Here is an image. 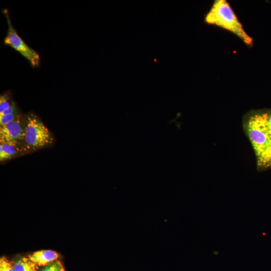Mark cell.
Here are the masks:
<instances>
[{
	"label": "cell",
	"instance_id": "8992f818",
	"mask_svg": "<svg viewBox=\"0 0 271 271\" xmlns=\"http://www.w3.org/2000/svg\"><path fill=\"white\" fill-rule=\"evenodd\" d=\"M58 257V254L51 250H38L34 252L28 256V258L37 266H46L56 260Z\"/></svg>",
	"mask_w": 271,
	"mask_h": 271
},
{
	"label": "cell",
	"instance_id": "5b68a950",
	"mask_svg": "<svg viewBox=\"0 0 271 271\" xmlns=\"http://www.w3.org/2000/svg\"><path fill=\"white\" fill-rule=\"evenodd\" d=\"M25 138L24 118L21 115L13 121L0 126V144L24 148Z\"/></svg>",
	"mask_w": 271,
	"mask_h": 271
},
{
	"label": "cell",
	"instance_id": "277c9868",
	"mask_svg": "<svg viewBox=\"0 0 271 271\" xmlns=\"http://www.w3.org/2000/svg\"><path fill=\"white\" fill-rule=\"evenodd\" d=\"M8 25V29L4 43L9 45L19 52L24 57L33 67H38L40 64L39 54L28 46L22 38L18 35L13 27L9 13L7 10L3 11Z\"/></svg>",
	"mask_w": 271,
	"mask_h": 271
},
{
	"label": "cell",
	"instance_id": "6da1fadb",
	"mask_svg": "<svg viewBox=\"0 0 271 271\" xmlns=\"http://www.w3.org/2000/svg\"><path fill=\"white\" fill-rule=\"evenodd\" d=\"M267 114H255L250 117L246 129L255 151L260 168L271 166V134L266 126Z\"/></svg>",
	"mask_w": 271,
	"mask_h": 271
},
{
	"label": "cell",
	"instance_id": "3957f363",
	"mask_svg": "<svg viewBox=\"0 0 271 271\" xmlns=\"http://www.w3.org/2000/svg\"><path fill=\"white\" fill-rule=\"evenodd\" d=\"M24 121L25 127L24 148L27 153L53 143L52 134L36 114L30 112L25 116Z\"/></svg>",
	"mask_w": 271,
	"mask_h": 271
},
{
	"label": "cell",
	"instance_id": "8fae6325",
	"mask_svg": "<svg viewBox=\"0 0 271 271\" xmlns=\"http://www.w3.org/2000/svg\"><path fill=\"white\" fill-rule=\"evenodd\" d=\"M0 271H15L12 261L6 257L0 258Z\"/></svg>",
	"mask_w": 271,
	"mask_h": 271
},
{
	"label": "cell",
	"instance_id": "52a82bcc",
	"mask_svg": "<svg viewBox=\"0 0 271 271\" xmlns=\"http://www.w3.org/2000/svg\"><path fill=\"white\" fill-rule=\"evenodd\" d=\"M23 152L27 153L23 147L0 144V161L3 162L12 159Z\"/></svg>",
	"mask_w": 271,
	"mask_h": 271
},
{
	"label": "cell",
	"instance_id": "30bf717a",
	"mask_svg": "<svg viewBox=\"0 0 271 271\" xmlns=\"http://www.w3.org/2000/svg\"><path fill=\"white\" fill-rule=\"evenodd\" d=\"M40 271H65L62 263L59 260L54 261L42 268Z\"/></svg>",
	"mask_w": 271,
	"mask_h": 271
},
{
	"label": "cell",
	"instance_id": "ba28073f",
	"mask_svg": "<svg viewBox=\"0 0 271 271\" xmlns=\"http://www.w3.org/2000/svg\"><path fill=\"white\" fill-rule=\"evenodd\" d=\"M12 262L15 271H37L38 266L28 257L19 256Z\"/></svg>",
	"mask_w": 271,
	"mask_h": 271
},
{
	"label": "cell",
	"instance_id": "4fadbf2b",
	"mask_svg": "<svg viewBox=\"0 0 271 271\" xmlns=\"http://www.w3.org/2000/svg\"><path fill=\"white\" fill-rule=\"evenodd\" d=\"M14 113H20V111L18 107L14 103L10 107L5 110L2 112L0 113V116L12 114Z\"/></svg>",
	"mask_w": 271,
	"mask_h": 271
},
{
	"label": "cell",
	"instance_id": "5bb4252c",
	"mask_svg": "<svg viewBox=\"0 0 271 271\" xmlns=\"http://www.w3.org/2000/svg\"><path fill=\"white\" fill-rule=\"evenodd\" d=\"M266 126L268 132L271 134V113L267 115Z\"/></svg>",
	"mask_w": 271,
	"mask_h": 271
},
{
	"label": "cell",
	"instance_id": "7c38bea8",
	"mask_svg": "<svg viewBox=\"0 0 271 271\" xmlns=\"http://www.w3.org/2000/svg\"><path fill=\"white\" fill-rule=\"evenodd\" d=\"M20 115V113H14L0 116V126L4 125L13 121Z\"/></svg>",
	"mask_w": 271,
	"mask_h": 271
},
{
	"label": "cell",
	"instance_id": "9c48e42d",
	"mask_svg": "<svg viewBox=\"0 0 271 271\" xmlns=\"http://www.w3.org/2000/svg\"><path fill=\"white\" fill-rule=\"evenodd\" d=\"M14 103L10 94L6 93L0 96V113L10 107Z\"/></svg>",
	"mask_w": 271,
	"mask_h": 271
},
{
	"label": "cell",
	"instance_id": "7a4b0ae2",
	"mask_svg": "<svg viewBox=\"0 0 271 271\" xmlns=\"http://www.w3.org/2000/svg\"><path fill=\"white\" fill-rule=\"evenodd\" d=\"M206 23L220 27L238 37L247 45L252 39L244 30L229 4L225 0H216L205 16Z\"/></svg>",
	"mask_w": 271,
	"mask_h": 271
}]
</instances>
